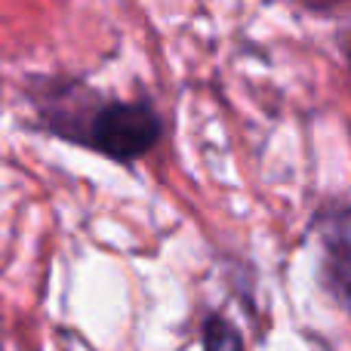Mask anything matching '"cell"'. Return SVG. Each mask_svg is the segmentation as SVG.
<instances>
[{
  "instance_id": "cell-3",
  "label": "cell",
  "mask_w": 351,
  "mask_h": 351,
  "mask_svg": "<svg viewBox=\"0 0 351 351\" xmlns=\"http://www.w3.org/2000/svg\"><path fill=\"white\" fill-rule=\"evenodd\" d=\"M200 346L204 351H247L243 348V336L234 324L219 311H210L200 327Z\"/></svg>"
},
{
  "instance_id": "cell-1",
  "label": "cell",
  "mask_w": 351,
  "mask_h": 351,
  "mask_svg": "<svg viewBox=\"0 0 351 351\" xmlns=\"http://www.w3.org/2000/svg\"><path fill=\"white\" fill-rule=\"evenodd\" d=\"M40 127L114 164H136L164 136V117L148 99H99L80 80H40Z\"/></svg>"
},
{
  "instance_id": "cell-4",
  "label": "cell",
  "mask_w": 351,
  "mask_h": 351,
  "mask_svg": "<svg viewBox=\"0 0 351 351\" xmlns=\"http://www.w3.org/2000/svg\"><path fill=\"white\" fill-rule=\"evenodd\" d=\"M348 62H351V49H348Z\"/></svg>"
},
{
  "instance_id": "cell-2",
  "label": "cell",
  "mask_w": 351,
  "mask_h": 351,
  "mask_svg": "<svg viewBox=\"0 0 351 351\" xmlns=\"http://www.w3.org/2000/svg\"><path fill=\"white\" fill-rule=\"evenodd\" d=\"M317 234V278L321 287L351 317V206L327 204L315 216Z\"/></svg>"
}]
</instances>
